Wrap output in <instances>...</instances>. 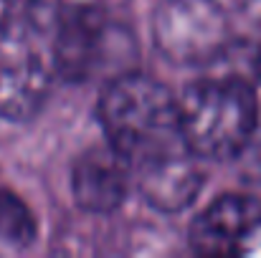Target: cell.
<instances>
[{"label": "cell", "mask_w": 261, "mask_h": 258, "mask_svg": "<svg viewBox=\"0 0 261 258\" xmlns=\"http://www.w3.org/2000/svg\"><path fill=\"white\" fill-rule=\"evenodd\" d=\"M254 66H256V76L261 79V43H259V51H256V56H254Z\"/></svg>", "instance_id": "cell-13"}, {"label": "cell", "mask_w": 261, "mask_h": 258, "mask_svg": "<svg viewBox=\"0 0 261 258\" xmlns=\"http://www.w3.org/2000/svg\"><path fill=\"white\" fill-rule=\"evenodd\" d=\"M38 225L31 208L10 190H0V241L15 248H25L36 241Z\"/></svg>", "instance_id": "cell-9"}, {"label": "cell", "mask_w": 261, "mask_h": 258, "mask_svg": "<svg viewBox=\"0 0 261 258\" xmlns=\"http://www.w3.org/2000/svg\"><path fill=\"white\" fill-rule=\"evenodd\" d=\"M48 66L23 38L0 43V117L10 122L33 119L48 96Z\"/></svg>", "instance_id": "cell-6"}, {"label": "cell", "mask_w": 261, "mask_h": 258, "mask_svg": "<svg viewBox=\"0 0 261 258\" xmlns=\"http://www.w3.org/2000/svg\"><path fill=\"white\" fill-rule=\"evenodd\" d=\"M0 3H5V0H0Z\"/></svg>", "instance_id": "cell-14"}, {"label": "cell", "mask_w": 261, "mask_h": 258, "mask_svg": "<svg viewBox=\"0 0 261 258\" xmlns=\"http://www.w3.org/2000/svg\"><path fill=\"white\" fill-rule=\"evenodd\" d=\"M152 43L175 66H208L231 43V20L218 0H163L152 13Z\"/></svg>", "instance_id": "cell-3"}, {"label": "cell", "mask_w": 261, "mask_h": 258, "mask_svg": "<svg viewBox=\"0 0 261 258\" xmlns=\"http://www.w3.org/2000/svg\"><path fill=\"white\" fill-rule=\"evenodd\" d=\"M200 256H261V205L246 195L216 197L190 225Z\"/></svg>", "instance_id": "cell-5"}, {"label": "cell", "mask_w": 261, "mask_h": 258, "mask_svg": "<svg viewBox=\"0 0 261 258\" xmlns=\"http://www.w3.org/2000/svg\"><path fill=\"white\" fill-rule=\"evenodd\" d=\"M239 5H241V10H244L254 23L261 25V0H239Z\"/></svg>", "instance_id": "cell-12"}, {"label": "cell", "mask_w": 261, "mask_h": 258, "mask_svg": "<svg viewBox=\"0 0 261 258\" xmlns=\"http://www.w3.org/2000/svg\"><path fill=\"white\" fill-rule=\"evenodd\" d=\"M104 3L107 0H28L25 15H28L31 28L54 33L61 23L91 10H99L104 8Z\"/></svg>", "instance_id": "cell-10"}, {"label": "cell", "mask_w": 261, "mask_h": 258, "mask_svg": "<svg viewBox=\"0 0 261 258\" xmlns=\"http://www.w3.org/2000/svg\"><path fill=\"white\" fill-rule=\"evenodd\" d=\"M99 122L132 167L185 150L180 101L152 76L124 71L109 79L99 96Z\"/></svg>", "instance_id": "cell-1"}, {"label": "cell", "mask_w": 261, "mask_h": 258, "mask_svg": "<svg viewBox=\"0 0 261 258\" xmlns=\"http://www.w3.org/2000/svg\"><path fill=\"white\" fill-rule=\"evenodd\" d=\"M180 129L200 160H239L259 127V101L244 76H208L182 91Z\"/></svg>", "instance_id": "cell-2"}, {"label": "cell", "mask_w": 261, "mask_h": 258, "mask_svg": "<svg viewBox=\"0 0 261 258\" xmlns=\"http://www.w3.org/2000/svg\"><path fill=\"white\" fill-rule=\"evenodd\" d=\"M132 56H135L132 33L109 20L104 15V8L76 15L54 31L51 64L61 79L74 84L89 81L101 74H112L122 69Z\"/></svg>", "instance_id": "cell-4"}, {"label": "cell", "mask_w": 261, "mask_h": 258, "mask_svg": "<svg viewBox=\"0 0 261 258\" xmlns=\"http://www.w3.org/2000/svg\"><path fill=\"white\" fill-rule=\"evenodd\" d=\"M129 167L132 162L114 145L89 147L71 167V192L76 205L94 215L114 213L127 197Z\"/></svg>", "instance_id": "cell-7"}, {"label": "cell", "mask_w": 261, "mask_h": 258, "mask_svg": "<svg viewBox=\"0 0 261 258\" xmlns=\"http://www.w3.org/2000/svg\"><path fill=\"white\" fill-rule=\"evenodd\" d=\"M239 160L244 162V175L249 180H256L261 182V122L251 137V142L246 145V150L239 155Z\"/></svg>", "instance_id": "cell-11"}, {"label": "cell", "mask_w": 261, "mask_h": 258, "mask_svg": "<svg viewBox=\"0 0 261 258\" xmlns=\"http://www.w3.org/2000/svg\"><path fill=\"white\" fill-rule=\"evenodd\" d=\"M188 147L137 165V190L160 213H180L198 197L205 175Z\"/></svg>", "instance_id": "cell-8"}]
</instances>
